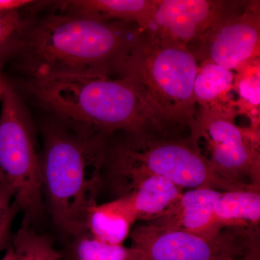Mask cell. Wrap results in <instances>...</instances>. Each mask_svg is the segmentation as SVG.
I'll return each mask as SVG.
<instances>
[{
    "label": "cell",
    "mask_w": 260,
    "mask_h": 260,
    "mask_svg": "<svg viewBox=\"0 0 260 260\" xmlns=\"http://www.w3.org/2000/svg\"><path fill=\"white\" fill-rule=\"evenodd\" d=\"M37 13L27 17L9 59L28 78L119 77L124 61L143 34L136 25L124 22L59 10Z\"/></svg>",
    "instance_id": "6da1fadb"
},
{
    "label": "cell",
    "mask_w": 260,
    "mask_h": 260,
    "mask_svg": "<svg viewBox=\"0 0 260 260\" xmlns=\"http://www.w3.org/2000/svg\"><path fill=\"white\" fill-rule=\"evenodd\" d=\"M27 90L41 107L81 133L111 137L149 133L150 115L129 77L59 75L28 78Z\"/></svg>",
    "instance_id": "7a4b0ae2"
},
{
    "label": "cell",
    "mask_w": 260,
    "mask_h": 260,
    "mask_svg": "<svg viewBox=\"0 0 260 260\" xmlns=\"http://www.w3.org/2000/svg\"><path fill=\"white\" fill-rule=\"evenodd\" d=\"M41 178L56 226L74 238L87 232L90 210L102 189L109 137L81 133L55 121L43 128Z\"/></svg>",
    "instance_id": "3957f363"
},
{
    "label": "cell",
    "mask_w": 260,
    "mask_h": 260,
    "mask_svg": "<svg viewBox=\"0 0 260 260\" xmlns=\"http://www.w3.org/2000/svg\"><path fill=\"white\" fill-rule=\"evenodd\" d=\"M114 143L107 142L103 164L102 189L114 199L129 192L145 179L166 178L183 190L211 188L221 191L244 189L223 180L189 138L153 133H124Z\"/></svg>",
    "instance_id": "277c9868"
},
{
    "label": "cell",
    "mask_w": 260,
    "mask_h": 260,
    "mask_svg": "<svg viewBox=\"0 0 260 260\" xmlns=\"http://www.w3.org/2000/svg\"><path fill=\"white\" fill-rule=\"evenodd\" d=\"M198 62L186 48L150 42L142 34L121 68L120 77L134 81L162 136L171 127L194 131L198 113L194 83Z\"/></svg>",
    "instance_id": "5b68a950"
},
{
    "label": "cell",
    "mask_w": 260,
    "mask_h": 260,
    "mask_svg": "<svg viewBox=\"0 0 260 260\" xmlns=\"http://www.w3.org/2000/svg\"><path fill=\"white\" fill-rule=\"evenodd\" d=\"M0 102V185L11 192L25 218L34 220L42 213L44 195L34 123L12 84Z\"/></svg>",
    "instance_id": "8992f818"
},
{
    "label": "cell",
    "mask_w": 260,
    "mask_h": 260,
    "mask_svg": "<svg viewBox=\"0 0 260 260\" xmlns=\"http://www.w3.org/2000/svg\"><path fill=\"white\" fill-rule=\"evenodd\" d=\"M235 104L200 108L188 138L199 147L206 141L212 169L223 180L244 189H260L259 130L236 123Z\"/></svg>",
    "instance_id": "52a82bcc"
},
{
    "label": "cell",
    "mask_w": 260,
    "mask_h": 260,
    "mask_svg": "<svg viewBox=\"0 0 260 260\" xmlns=\"http://www.w3.org/2000/svg\"><path fill=\"white\" fill-rule=\"evenodd\" d=\"M129 237L145 260H234L259 241V229L225 228L208 238L145 223L132 229Z\"/></svg>",
    "instance_id": "ba28073f"
},
{
    "label": "cell",
    "mask_w": 260,
    "mask_h": 260,
    "mask_svg": "<svg viewBox=\"0 0 260 260\" xmlns=\"http://www.w3.org/2000/svg\"><path fill=\"white\" fill-rule=\"evenodd\" d=\"M229 3L223 14L189 49L198 64L210 61L231 70L260 54L259 2Z\"/></svg>",
    "instance_id": "9c48e42d"
},
{
    "label": "cell",
    "mask_w": 260,
    "mask_h": 260,
    "mask_svg": "<svg viewBox=\"0 0 260 260\" xmlns=\"http://www.w3.org/2000/svg\"><path fill=\"white\" fill-rule=\"evenodd\" d=\"M230 2L160 0L143 35L158 45L189 49L227 9Z\"/></svg>",
    "instance_id": "30bf717a"
},
{
    "label": "cell",
    "mask_w": 260,
    "mask_h": 260,
    "mask_svg": "<svg viewBox=\"0 0 260 260\" xmlns=\"http://www.w3.org/2000/svg\"><path fill=\"white\" fill-rule=\"evenodd\" d=\"M221 193L206 187L184 191L161 215L146 223L203 237H215L222 230L217 225L214 213Z\"/></svg>",
    "instance_id": "8fae6325"
},
{
    "label": "cell",
    "mask_w": 260,
    "mask_h": 260,
    "mask_svg": "<svg viewBox=\"0 0 260 260\" xmlns=\"http://www.w3.org/2000/svg\"><path fill=\"white\" fill-rule=\"evenodd\" d=\"M183 191L169 179L152 177L112 201L133 225L139 220L148 223L156 218L178 199Z\"/></svg>",
    "instance_id": "7c38bea8"
},
{
    "label": "cell",
    "mask_w": 260,
    "mask_h": 260,
    "mask_svg": "<svg viewBox=\"0 0 260 260\" xmlns=\"http://www.w3.org/2000/svg\"><path fill=\"white\" fill-rule=\"evenodd\" d=\"M160 0H72L55 2L59 11L148 28Z\"/></svg>",
    "instance_id": "4fadbf2b"
},
{
    "label": "cell",
    "mask_w": 260,
    "mask_h": 260,
    "mask_svg": "<svg viewBox=\"0 0 260 260\" xmlns=\"http://www.w3.org/2000/svg\"><path fill=\"white\" fill-rule=\"evenodd\" d=\"M215 222L225 228L258 230L260 224V189L222 191L215 205Z\"/></svg>",
    "instance_id": "5bb4252c"
},
{
    "label": "cell",
    "mask_w": 260,
    "mask_h": 260,
    "mask_svg": "<svg viewBox=\"0 0 260 260\" xmlns=\"http://www.w3.org/2000/svg\"><path fill=\"white\" fill-rule=\"evenodd\" d=\"M235 71L210 61L198 64L194 83L196 104L200 108L216 107L235 103L231 97L234 90Z\"/></svg>",
    "instance_id": "9a60e30c"
},
{
    "label": "cell",
    "mask_w": 260,
    "mask_h": 260,
    "mask_svg": "<svg viewBox=\"0 0 260 260\" xmlns=\"http://www.w3.org/2000/svg\"><path fill=\"white\" fill-rule=\"evenodd\" d=\"M133 225L112 201L95 205L89 211L87 232L95 240L121 245L129 237Z\"/></svg>",
    "instance_id": "2e32d148"
},
{
    "label": "cell",
    "mask_w": 260,
    "mask_h": 260,
    "mask_svg": "<svg viewBox=\"0 0 260 260\" xmlns=\"http://www.w3.org/2000/svg\"><path fill=\"white\" fill-rule=\"evenodd\" d=\"M235 73L234 90L239 95L235 101L238 114H244L250 120V127L259 129V56L244 62Z\"/></svg>",
    "instance_id": "e0dca14e"
},
{
    "label": "cell",
    "mask_w": 260,
    "mask_h": 260,
    "mask_svg": "<svg viewBox=\"0 0 260 260\" xmlns=\"http://www.w3.org/2000/svg\"><path fill=\"white\" fill-rule=\"evenodd\" d=\"M70 254L73 260H145L144 253L137 248L101 242L88 232L75 238Z\"/></svg>",
    "instance_id": "ac0fdd59"
},
{
    "label": "cell",
    "mask_w": 260,
    "mask_h": 260,
    "mask_svg": "<svg viewBox=\"0 0 260 260\" xmlns=\"http://www.w3.org/2000/svg\"><path fill=\"white\" fill-rule=\"evenodd\" d=\"M15 260H61V255L47 236L28 225L19 229L13 239Z\"/></svg>",
    "instance_id": "d6986e66"
},
{
    "label": "cell",
    "mask_w": 260,
    "mask_h": 260,
    "mask_svg": "<svg viewBox=\"0 0 260 260\" xmlns=\"http://www.w3.org/2000/svg\"><path fill=\"white\" fill-rule=\"evenodd\" d=\"M28 15L0 13V68L9 60Z\"/></svg>",
    "instance_id": "ffe728a7"
},
{
    "label": "cell",
    "mask_w": 260,
    "mask_h": 260,
    "mask_svg": "<svg viewBox=\"0 0 260 260\" xmlns=\"http://www.w3.org/2000/svg\"><path fill=\"white\" fill-rule=\"evenodd\" d=\"M18 210L11 192L0 185V251L8 244L12 223Z\"/></svg>",
    "instance_id": "44dd1931"
},
{
    "label": "cell",
    "mask_w": 260,
    "mask_h": 260,
    "mask_svg": "<svg viewBox=\"0 0 260 260\" xmlns=\"http://www.w3.org/2000/svg\"><path fill=\"white\" fill-rule=\"evenodd\" d=\"M41 2L32 0H0V13H24L35 10Z\"/></svg>",
    "instance_id": "7402d4cb"
},
{
    "label": "cell",
    "mask_w": 260,
    "mask_h": 260,
    "mask_svg": "<svg viewBox=\"0 0 260 260\" xmlns=\"http://www.w3.org/2000/svg\"><path fill=\"white\" fill-rule=\"evenodd\" d=\"M259 242V241H258L254 245L251 246V249L246 253L245 256L234 260H260L259 246L258 245Z\"/></svg>",
    "instance_id": "603a6c76"
},
{
    "label": "cell",
    "mask_w": 260,
    "mask_h": 260,
    "mask_svg": "<svg viewBox=\"0 0 260 260\" xmlns=\"http://www.w3.org/2000/svg\"><path fill=\"white\" fill-rule=\"evenodd\" d=\"M9 83L8 80L5 78L3 73L0 72V101H1L2 96H3L6 88H8Z\"/></svg>",
    "instance_id": "cb8c5ba5"
},
{
    "label": "cell",
    "mask_w": 260,
    "mask_h": 260,
    "mask_svg": "<svg viewBox=\"0 0 260 260\" xmlns=\"http://www.w3.org/2000/svg\"><path fill=\"white\" fill-rule=\"evenodd\" d=\"M2 260H15V256L13 248L10 247L9 249H8V251L5 253Z\"/></svg>",
    "instance_id": "d4e9b609"
}]
</instances>
